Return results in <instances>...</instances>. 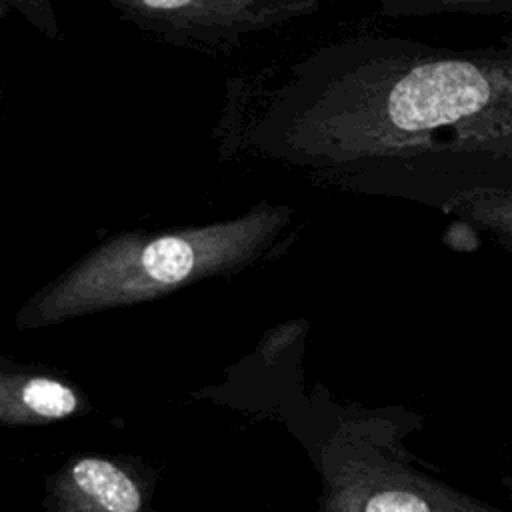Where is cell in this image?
Listing matches in <instances>:
<instances>
[{"label": "cell", "instance_id": "7a4b0ae2", "mask_svg": "<svg viewBox=\"0 0 512 512\" xmlns=\"http://www.w3.org/2000/svg\"><path fill=\"white\" fill-rule=\"evenodd\" d=\"M422 418L404 408L338 412L320 438L316 512H506L418 470L404 440Z\"/></svg>", "mask_w": 512, "mask_h": 512}, {"label": "cell", "instance_id": "8992f818", "mask_svg": "<svg viewBox=\"0 0 512 512\" xmlns=\"http://www.w3.org/2000/svg\"><path fill=\"white\" fill-rule=\"evenodd\" d=\"M12 12L20 14L48 40H56L60 36L52 0H0V18L6 20Z\"/></svg>", "mask_w": 512, "mask_h": 512}, {"label": "cell", "instance_id": "3957f363", "mask_svg": "<svg viewBox=\"0 0 512 512\" xmlns=\"http://www.w3.org/2000/svg\"><path fill=\"white\" fill-rule=\"evenodd\" d=\"M148 38L202 54H228L250 36L284 28L328 0H106Z\"/></svg>", "mask_w": 512, "mask_h": 512}, {"label": "cell", "instance_id": "52a82bcc", "mask_svg": "<svg viewBox=\"0 0 512 512\" xmlns=\"http://www.w3.org/2000/svg\"><path fill=\"white\" fill-rule=\"evenodd\" d=\"M468 2H482V0H380V12L390 18L420 16V14L440 12V10H452Z\"/></svg>", "mask_w": 512, "mask_h": 512}, {"label": "cell", "instance_id": "5b68a950", "mask_svg": "<svg viewBox=\"0 0 512 512\" xmlns=\"http://www.w3.org/2000/svg\"><path fill=\"white\" fill-rule=\"evenodd\" d=\"M86 408L82 390L56 372L24 366L0 370V422L8 428L66 420Z\"/></svg>", "mask_w": 512, "mask_h": 512}, {"label": "cell", "instance_id": "ba28073f", "mask_svg": "<svg viewBox=\"0 0 512 512\" xmlns=\"http://www.w3.org/2000/svg\"><path fill=\"white\" fill-rule=\"evenodd\" d=\"M502 488L508 492V498L512 500V474H508V476L502 478Z\"/></svg>", "mask_w": 512, "mask_h": 512}, {"label": "cell", "instance_id": "277c9868", "mask_svg": "<svg viewBox=\"0 0 512 512\" xmlns=\"http://www.w3.org/2000/svg\"><path fill=\"white\" fill-rule=\"evenodd\" d=\"M154 478L142 464L78 454L46 478L44 512H154Z\"/></svg>", "mask_w": 512, "mask_h": 512}, {"label": "cell", "instance_id": "6da1fadb", "mask_svg": "<svg viewBox=\"0 0 512 512\" xmlns=\"http://www.w3.org/2000/svg\"><path fill=\"white\" fill-rule=\"evenodd\" d=\"M294 238L296 210L270 200L208 224L120 230L38 288L20 306L14 324L34 330L152 302L272 262Z\"/></svg>", "mask_w": 512, "mask_h": 512}]
</instances>
